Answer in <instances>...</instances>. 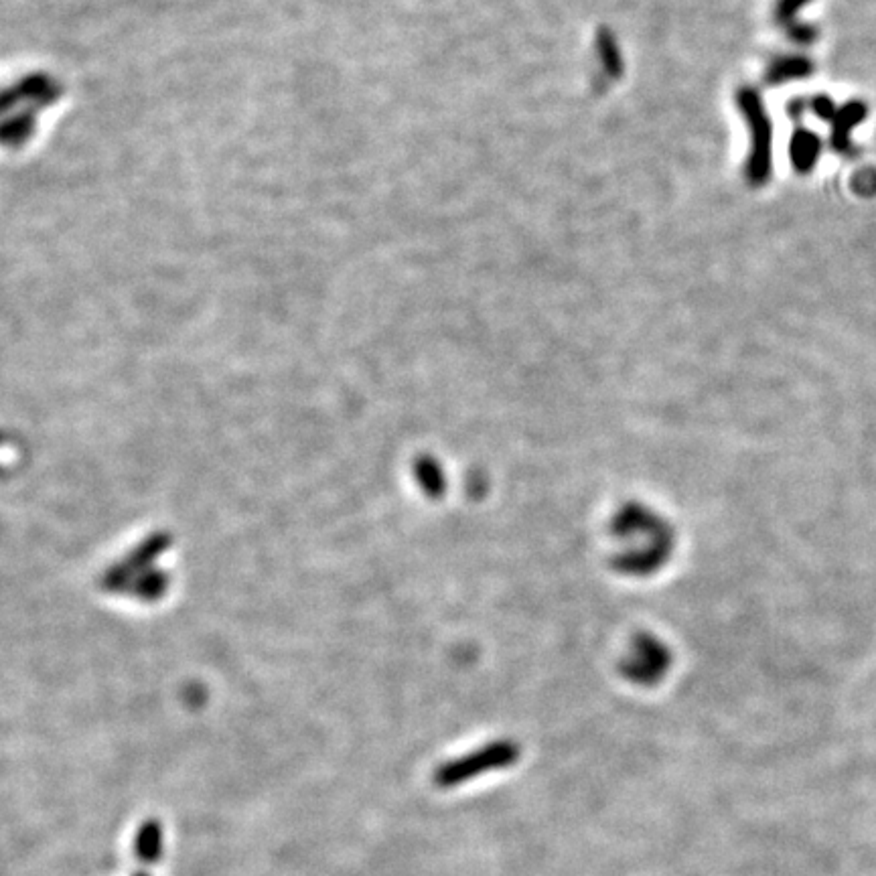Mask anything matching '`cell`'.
<instances>
[{"label": "cell", "instance_id": "6da1fadb", "mask_svg": "<svg viewBox=\"0 0 876 876\" xmlns=\"http://www.w3.org/2000/svg\"><path fill=\"white\" fill-rule=\"evenodd\" d=\"M664 524L666 522L660 516H655L651 509L639 503L625 505L613 522L615 538L627 544L615 560V566L631 576H647L660 570V566L672 556L674 532L672 528H666L649 538L647 534L660 530Z\"/></svg>", "mask_w": 876, "mask_h": 876}, {"label": "cell", "instance_id": "7a4b0ae2", "mask_svg": "<svg viewBox=\"0 0 876 876\" xmlns=\"http://www.w3.org/2000/svg\"><path fill=\"white\" fill-rule=\"evenodd\" d=\"M520 757H522V745L511 739H499L479 747L477 751L445 761L441 767H436L432 779L436 787L455 789L469 781H475L481 775L514 767L520 761Z\"/></svg>", "mask_w": 876, "mask_h": 876}, {"label": "cell", "instance_id": "3957f363", "mask_svg": "<svg viewBox=\"0 0 876 876\" xmlns=\"http://www.w3.org/2000/svg\"><path fill=\"white\" fill-rule=\"evenodd\" d=\"M739 110L751 132V153L747 159L745 175L751 185L767 183L771 175V120L757 90L741 88L737 94Z\"/></svg>", "mask_w": 876, "mask_h": 876}, {"label": "cell", "instance_id": "277c9868", "mask_svg": "<svg viewBox=\"0 0 876 876\" xmlns=\"http://www.w3.org/2000/svg\"><path fill=\"white\" fill-rule=\"evenodd\" d=\"M672 653L664 641L651 633H641L631 641L623 660V674L637 686H655L670 672Z\"/></svg>", "mask_w": 876, "mask_h": 876}, {"label": "cell", "instance_id": "5b68a950", "mask_svg": "<svg viewBox=\"0 0 876 876\" xmlns=\"http://www.w3.org/2000/svg\"><path fill=\"white\" fill-rule=\"evenodd\" d=\"M866 114H868L866 106L856 100L848 102L836 112V116L832 118V136H830V144L836 153L850 155L854 151L850 132L856 124H860L866 118Z\"/></svg>", "mask_w": 876, "mask_h": 876}, {"label": "cell", "instance_id": "8992f818", "mask_svg": "<svg viewBox=\"0 0 876 876\" xmlns=\"http://www.w3.org/2000/svg\"><path fill=\"white\" fill-rule=\"evenodd\" d=\"M820 151H822V142L818 134L806 128H797L793 132L789 142V159L795 171L810 173L818 163Z\"/></svg>", "mask_w": 876, "mask_h": 876}, {"label": "cell", "instance_id": "52a82bcc", "mask_svg": "<svg viewBox=\"0 0 876 876\" xmlns=\"http://www.w3.org/2000/svg\"><path fill=\"white\" fill-rule=\"evenodd\" d=\"M810 0H779L777 5V21L785 27L787 35L797 41V43H810L816 39V31L808 25H801L797 21V13L801 11V7H806Z\"/></svg>", "mask_w": 876, "mask_h": 876}, {"label": "cell", "instance_id": "ba28073f", "mask_svg": "<svg viewBox=\"0 0 876 876\" xmlns=\"http://www.w3.org/2000/svg\"><path fill=\"white\" fill-rule=\"evenodd\" d=\"M812 63L806 57L799 55H789V57H781L775 59L769 69H767V82L771 86L777 84H785L791 80H799V78H808L812 73Z\"/></svg>", "mask_w": 876, "mask_h": 876}, {"label": "cell", "instance_id": "9c48e42d", "mask_svg": "<svg viewBox=\"0 0 876 876\" xmlns=\"http://www.w3.org/2000/svg\"><path fill=\"white\" fill-rule=\"evenodd\" d=\"M414 475L422 487V491L428 497H443L447 489V477L445 471L436 459L432 457H420L414 465Z\"/></svg>", "mask_w": 876, "mask_h": 876}, {"label": "cell", "instance_id": "30bf717a", "mask_svg": "<svg viewBox=\"0 0 876 876\" xmlns=\"http://www.w3.org/2000/svg\"><path fill=\"white\" fill-rule=\"evenodd\" d=\"M812 110H814V114L818 116V118H822V120H832L834 116H836V112H838V108H836V104L828 98V96H816L814 100H812Z\"/></svg>", "mask_w": 876, "mask_h": 876}]
</instances>
